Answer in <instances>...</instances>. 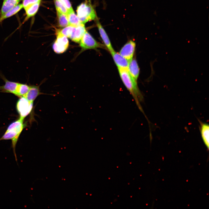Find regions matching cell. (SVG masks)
<instances>
[{"instance_id":"11","label":"cell","mask_w":209,"mask_h":209,"mask_svg":"<svg viewBox=\"0 0 209 209\" xmlns=\"http://www.w3.org/2000/svg\"><path fill=\"white\" fill-rule=\"evenodd\" d=\"M118 68L128 69L129 61L114 51L110 53Z\"/></svg>"},{"instance_id":"9","label":"cell","mask_w":209,"mask_h":209,"mask_svg":"<svg viewBox=\"0 0 209 209\" xmlns=\"http://www.w3.org/2000/svg\"><path fill=\"white\" fill-rule=\"evenodd\" d=\"M86 31L84 24H82L78 26H74L69 38L74 42L79 43Z\"/></svg>"},{"instance_id":"3","label":"cell","mask_w":209,"mask_h":209,"mask_svg":"<svg viewBox=\"0 0 209 209\" xmlns=\"http://www.w3.org/2000/svg\"><path fill=\"white\" fill-rule=\"evenodd\" d=\"M76 12L77 15L83 24L98 19L96 11L91 0H86L80 4L78 6Z\"/></svg>"},{"instance_id":"1","label":"cell","mask_w":209,"mask_h":209,"mask_svg":"<svg viewBox=\"0 0 209 209\" xmlns=\"http://www.w3.org/2000/svg\"><path fill=\"white\" fill-rule=\"evenodd\" d=\"M118 69L124 84L132 95L139 110L144 113L140 104V102L143 100V98L138 87L137 82L133 78L127 69L121 68Z\"/></svg>"},{"instance_id":"14","label":"cell","mask_w":209,"mask_h":209,"mask_svg":"<svg viewBox=\"0 0 209 209\" xmlns=\"http://www.w3.org/2000/svg\"><path fill=\"white\" fill-rule=\"evenodd\" d=\"M21 0H3L0 12L2 15L14 8L19 4Z\"/></svg>"},{"instance_id":"8","label":"cell","mask_w":209,"mask_h":209,"mask_svg":"<svg viewBox=\"0 0 209 209\" xmlns=\"http://www.w3.org/2000/svg\"><path fill=\"white\" fill-rule=\"evenodd\" d=\"M135 47V42L129 40L122 47L119 53L129 61L133 58Z\"/></svg>"},{"instance_id":"4","label":"cell","mask_w":209,"mask_h":209,"mask_svg":"<svg viewBox=\"0 0 209 209\" xmlns=\"http://www.w3.org/2000/svg\"><path fill=\"white\" fill-rule=\"evenodd\" d=\"M80 43V46L81 48L80 53L88 49L104 47L103 45L97 42L87 31L84 34Z\"/></svg>"},{"instance_id":"25","label":"cell","mask_w":209,"mask_h":209,"mask_svg":"<svg viewBox=\"0 0 209 209\" xmlns=\"http://www.w3.org/2000/svg\"></svg>"},{"instance_id":"2","label":"cell","mask_w":209,"mask_h":209,"mask_svg":"<svg viewBox=\"0 0 209 209\" xmlns=\"http://www.w3.org/2000/svg\"><path fill=\"white\" fill-rule=\"evenodd\" d=\"M23 122V120L19 118L11 123L8 127L4 134L0 138V140H11L12 147L17 162V158L15 148L19 136L24 127Z\"/></svg>"},{"instance_id":"24","label":"cell","mask_w":209,"mask_h":209,"mask_svg":"<svg viewBox=\"0 0 209 209\" xmlns=\"http://www.w3.org/2000/svg\"><path fill=\"white\" fill-rule=\"evenodd\" d=\"M62 2L67 8L69 11L73 10L71 4L69 0H59Z\"/></svg>"},{"instance_id":"7","label":"cell","mask_w":209,"mask_h":209,"mask_svg":"<svg viewBox=\"0 0 209 209\" xmlns=\"http://www.w3.org/2000/svg\"><path fill=\"white\" fill-rule=\"evenodd\" d=\"M0 77L5 82V84L0 86V92L15 94L19 82L9 80L0 72Z\"/></svg>"},{"instance_id":"15","label":"cell","mask_w":209,"mask_h":209,"mask_svg":"<svg viewBox=\"0 0 209 209\" xmlns=\"http://www.w3.org/2000/svg\"><path fill=\"white\" fill-rule=\"evenodd\" d=\"M200 131L202 139L207 149L209 146V127L208 124L200 122Z\"/></svg>"},{"instance_id":"16","label":"cell","mask_w":209,"mask_h":209,"mask_svg":"<svg viewBox=\"0 0 209 209\" xmlns=\"http://www.w3.org/2000/svg\"><path fill=\"white\" fill-rule=\"evenodd\" d=\"M41 1H39L30 6L25 10L26 16L23 20L24 23L30 18L34 16L39 9Z\"/></svg>"},{"instance_id":"6","label":"cell","mask_w":209,"mask_h":209,"mask_svg":"<svg viewBox=\"0 0 209 209\" xmlns=\"http://www.w3.org/2000/svg\"><path fill=\"white\" fill-rule=\"evenodd\" d=\"M69 43L67 37L57 30L56 32V39L53 44V48L55 53H62L67 50Z\"/></svg>"},{"instance_id":"10","label":"cell","mask_w":209,"mask_h":209,"mask_svg":"<svg viewBox=\"0 0 209 209\" xmlns=\"http://www.w3.org/2000/svg\"><path fill=\"white\" fill-rule=\"evenodd\" d=\"M96 21V25L100 36L105 46L111 53L114 50L112 46L109 37L99 20L97 19Z\"/></svg>"},{"instance_id":"20","label":"cell","mask_w":209,"mask_h":209,"mask_svg":"<svg viewBox=\"0 0 209 209\" xmlns=\"http://www.w3.org/2000/svg\"><path fill=\"white\" fill-rule=\"evenodd\" d=\"M59 26L61 27H65L69 25L67 15L57 11Z\"/></svg>"},{"instance_id":"19","label":"cell","mask_w":209,"mask_h":209,"mask_svg":"<svg viewBox=\"0 0 209 209\" xmlns=\"http://www.w3.org/2000/svg\"><path fill=\"white\" fill-rule=\"evenodd\" d=\"M30 87V85L26 84L19 82L15 95L19 97L25 96L28 91Z\"/></svg>"},{"instance_id":"17","label":"cell","mask_w":209,"mask_h":209,"mask_svg":"<svg viewBox=\"0 0 209 209\" xmlns=\"http://www.w3.org/2000/svg\"><path fill=\"white\" fill-rule=\"evenodd\" d=\"M66 15L69 25L77 26L83 24L80 21L77 15L75 13L73 9L69 11Z\"/></svg>"},{"instance_id":"12","label":"cell","mask_w":209,"mask_h":209,"mask_svg":"<svg viewBox=\"0 0 209 209\" xmlns=\"http://www.w3.org/2000/svg\"><path fill=\"white\" fill-rule=\"evenodd\" d=\"M128 70L133 78L137 82L140 70L136 60L135 58H132L129 61Z\"/></svg>"},{"instance_id":"22","label":"cell","mask_w":209,"mask_h":209,"mask_svg":"<svg viewBox=\"0 0 209 209\" xmlns=\"http://www.w3.org/2000/svg\"><path fill=\"white\" fill-rule=\"evenodd\" d=\"M74 26L68 25L58 31L62 35L69 38L72 33Z\"/></svg>"},{"instance_id":"23","label":"cell","mask_w":209,"mask_h":209,"mask_svg":"<svg viewBox=\"0 0 209 209\" xmlns=\"http://www.w3.org/2000/svg\"><path fill=\"white\" fill-rule=\"evenodd\" d=\"M41 0H23L22 4L24 10L31 5Z\"/></svg>"},{"instance_id":"21","label":"cell","mask_w":209,"mask_h":209,"mask_svg":"<svg viewBox=\"0 0 209 209\" xmlns=\"http://www.w3.org/2000/svg\"><path fill=\"white\" fill-rule=\"evenodd\" d=\"M54 3L56 11L67 15L69 10L62 2L59 0H54Z\"/></svg>"},{"instance_id":"18","label":"cell","mask_w":209,"mask_h":209,"mask_svg":"<svg viewBox=\"0 0 209 209\" xmlns=\"http://www.w3.org/2000/svg\"><path fill=\"white\" fill-rule=\"evenodd\" d=\"M23 8L22 3L19 4L11 10L3 15L0 16V23L5 19L15 15Z\"/></svg>"},{"instance_id":"5","label":"cell","mask_w":209,"mask_h":209,"mask_svg":"<svg viewBox=\"0 0 209 209\" xmlns=\"http://www.w3.org/2000/svg\"><path fill=\"white\" fill-rule=\"evenodd\" d=\"M33 103L29 101L24 96L20 97L16 103V107L20 118L24 119L30 113L33 109Z\"/></svg>"},{"instance_id":"13","label":"cell","mask_w":209,"mask_h":209,"mask_svg":"<svg viewBox=\"0 0 209 209\" xmlns=\"http://www.w3.org/2000/svg\"><path fill=\"white\" fill-rule=\"evenodd\" d=\"M42 94L40 92L39 86L30 85L29 89L25 97L29 101L33 102L39 95Z\"/></svg>"}]
</instances>
